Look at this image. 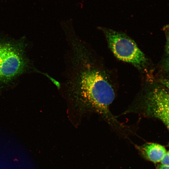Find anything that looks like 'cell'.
<instances>
[{"mask_svg": "<svg viewBox=\"0 0 169 169\" xmlns=\"http://www.w3.org/2000/svg\"><path fill=\"white\" fill-rule=\"evenodd\" d=\"M76 89L85 108L97 114L120 137L125 138L130 134L132 125L120 122L110 110L117 89L108 76L96 69L86 70L81 74Z\"/></svg>", "mask_w": 169, "mask_h": 169, "instance_id": "cell-1", "label": "cell"}, {"mask_svg": "<svg viewBox=\"0 0 169 169\" xmlns=\"http://www.w3.org/2000/svg\"><path fill=\"white\" fill-rule=\"evenodd\" d=\"M129 113L158 119L169 131V90L159 82L145 83L122 114Z\"/></svg>", "mask_w": 169, "mask_h": 169, "instance_id": "cell-2", "label": "cell"}, {"mask_svg": "<svg viewBox=\"0 0 169 169\" xmlns=\"http://www.w3.org/2000/svg\"><path fill=\"white\" fill-rule=\"evenodd\" d=\"M23 44L0 42V87L12 83L26 70L28 65Z\"/></svg>", "mask_w": 169, "mask_h": 169, "instance_id": "cell-3", "label": "cell"}, {"mask_svg": "<svg viewBox=\"0 0 169 169\" xmlns=\"http://www.w3.org/2000/svg\"><path fill=\"white\" fill-rule=\"evenodd\" d=\"M108 44L118 59L139 69L144 67L147 59L135 42L125 34L109 29H103Z\"/></svg>", "mask_w": 169, "mask_h": 169, "instance_id": "cell-4", "label": "cell"}, {"mask_svg": "<svg viewBox=\"0 0 169 169\" xmlns=\"http://www.w3.org/2000/svg\"><path fill=\"white\" fill-rule=\"evenodd\" d=\"M134 145L143 158L154 163L161 161L166 152L163 146L156 143L148 142L140 146Z\"/></svg>", "mask_w": 169, "mask_h": 169, "instance_id": "cell-5", "label": "cell"}, {"mask_svg": "<svg viewBox=\"0 0 169 169\" xmlns=\"http://www.w3.org/2000/svg\"><path fill=\"white\" fill-rule=\"evenodd\" d=\"M161 164L169 166V154L166 152L161 161Z\"/></svg>", "mask_w": 169, "mask_h": 169, "instance_id": "cell-6", "label": "cell"}, {"mask_svg": "<svg viewBox=\"0 0 169 169\" xmlns=\"http://www.w3.org/2000/svg\"><path fill=\"white\" fill-rule=\"evenodd\" d=\"M166 37V51L169 55V24L165 28Z\"/></svg>", "mask_w": 169, "mask_h": 169, "instance_id": "cell-7", "label": "cell"}, {"mask_svg": "<svg viewBox=\"0 0 169 169\" xmlns=\"http://www.w3.org/2000/svg\"><path fill=\"white\" fill-rule=\"evenodd\" d=\"M169 90V79H160L158 81Z\"/></svg>", "mask_w": 169, "mask_h": 169, "instance_id": "cell-8", "label": "cell"}, {"mask_svg": "<svg viewBox=\"0 0 169 169\" xmlns=\"http://www.w3.org/2000/svg\"><path fill=\"white\" fill-rule=\"evenodd\" d=\"M157 169H169V166L161 164L158 167Z\"/></svg>", "mask_w": 169, "mask_h": 169, "instance_id": "cell-9", "label": "cell"}, {"mask_svg": "<svg viewBox=\"0 0 169 169\" xmlns=\"http://www.w3.org/2000/svg\"><path fill=\"white\" fill-rule=\"evenodd\" d=\"M166 66L167 70L169 72V55L168 57L166 60Z\"/></svg>", "mask_w": 169, "mask_h": 169, "instance_id": "cell-10", "label": "cell"}, {"mask_svg": "<svg viewBox=\"0 0 169 169\" xmlns=\"http://www.w3.org/2000/svg\"><path fill=\"white\" fill-rule=\"evenodd\" d=\"M168 153L169 154V151H168Z\"/></svg>", "mask_w": 169, "mask_h": 169, "instance_id": "cell-11", "label": "cell"}]
</instances>
